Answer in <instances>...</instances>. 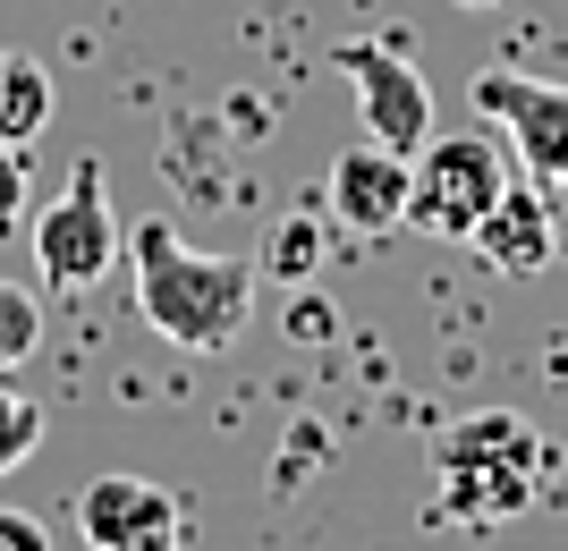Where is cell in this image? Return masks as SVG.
Returning a JSON list of instances; mask_svg holds the SVG:
<instances>
[{"label":"cell","mask_w":568,"mask_h":551,"mask_svg":"<svg viewBox=\"0 0 568 551\" xmlns=\"http://www.w3.org/2000/svg\"><path fill=\"white\" fill-rule=\"evenodd\" d=\"M288 339H332V306H288Z\"/></svg>","instance_id":"2e32d148"},{"label":"cell","mask_w":568,"mask_h":551,"mask_svg":"<svg viewBox=\"0 0 568 551\" xmlns=\"http://www.w3.org/2000/svg\"><path fill=\"white\" fill-rule=\"evenodd\" d=\"M433 492H442V518H458V527L526 518L544 492V432L509 408L458 416L450 432H433Z\"/></svg>","instance_id":"7a4b0ae2"},{"label":"cell","mask_w":568,"mask_h":551,"mask_svg":"<svg viewBox=\"0 0 568 551\" xmlns=\"http://www.w3.org/2000/svg\"><path fill=\"white\" fill-rule=\"evenodd\" d=\"M26 221V144H0V229Z\"/></svg>","instance_id":"5bb4252c"},{"label":"cell","mask_w":568,"mask_h":551,"mask_svg":"<svg viewBox=\"0 0 568 551\" xmlns=\"http://www.w3.org/2000/svg\"><path fill=\"white\" fill-rule=\"evenodd\" d=\"M60 111V85L34 51H9L0 43V144H34Z\"/></svg>","instance_id":"30bf717a"},{"label":"cell","mask_w":568,"mask_h":551,"mask_svg":"<svg viewBox=\"0 0 568 551\" xmlns=\"http://www.w3.org/2000/svg\"><path fill=\"white\" fill-rule=\"evenodd\" d=\"M43 339V297H26L18 280H0V374H18Z\"/></svg>","instance_id":"7c38bea8"},{"label":"cell","mask_w":568,"mask_h":551,"mask_svg":"<svg viewBox=\"0 0 568 551\" xmlns=\"http://www.w3.org/2000/svg\"><path fill=\"white\" fill-rule=\"evenodd\" d=\"M475 255L493 272H509V280H526V272H544L551 255H560V221H551V187H535V178H509L500 187V204L484 221H475Z\"/></svg>","instance_id":"ba28073f"},{"label":"cell","mask_w":568,"mask_h":551,"mask_svg":"<svg viewBox=\"0 0 568 551\" xmlns=\"http://www.w3.org/2000/svg\"><path fill=\"white\" fill-rule=\"evenodd\" d=\"M34 441H43V408H34L26 390H9V374H0V476H9V467H26V458H34Z\"/></svg>","instance_id":"4fadbf2b"},{"label":"cell","mask_w":568,"mask_h":551,"mask_svg":"<svg viewBox=\"0 0 568 551\" xmlns=\"http://www.w3.org/2000/svg\"><path fill=\"white\" fill-rule=\"evenodd\" d=\"M0 551H51V527L26 509H0Z\"/></svg>","instance_id":"9a60e30c"},{"label":"cell","mask_w":568,"mask_h":551,"mask_svg":"<svg viewBox=\"0 0 568 551\" xmlns=\"http://www.w3.org/2000/svg\"><path fill=\"white\" fill-rule=\"evenodd\" d=\"M323 204H332V221L356 229V238H390V229H407V162L382 153V144H356V153L332 162Z\"/></svg>","instance_id":"9c48e42d"},{"label":"cell","mask_w":568,"mask_h":551,"mask_svg":"<svg viewBox=\"0 0 568 551\" xmlns=\"http://www.w3.org/2000/svg\"><path fill=\"white\" fill-rule=\"evenodd\" d=\"M77 534L94 551H179L187 543V501L153 476H94L77 492Z\"/></svg>","instance_id":"52a82bcc"},{"label":"cell","mask_w":568,"mask_h":551,"mask_svg":"<svg viewBox=\"0 0 568 551\" xmlns=\"http://www.w3.org/2000/svg\"><path fill=\"white\" fill-rule=\"evenodd\" d=\"M263 280H281V288H306L314 272H323V221L314 213H288L281 229H272V246L255 255Z\"/></svg>","instance_id":"8fae6325"},{"label":"cell","mask_w":568,"mask_h":551,"mask_svg":"<svg viewBox=\"0 0 568 551\" xmlns=\"http://www.w3.org/2000/svg\"><path fill=\"white\" fill-rule=\"evenodd\" d=\"M467 9H500V0H467Z\"/></svg>","instance_id":"e0dca14e"},{"label":"cell","mask_w":568,"mask_h":551,"mask_svg":"<svg viewBox=\"0 0 568 551\" xmlns=\"http://www.w3.org/2000/svg\"><path fill=\"white\" fill-rule=\"evenodd\" d=\"M119 264V213L102 187V162H77L69 187L34 213V272L51 280V297H77Z\"/></svg>","instance_id":"277c9868"},{"label":"cell","mask_w":568,"mask_h":551,"mask_svg":"<svg viewBox=\"0 0 568 551\" xmlns=\"http://www.w3.org/2000/svg\"><path fill=\"white\" fill-rule=\"evenodd\" d=\"M509 187V153L493 136H433L407 162V229L425 238H475V221Z\"/></svg>","instance_id":"3957f363"},{"label":"cell","mask_w":568,"mask_h":551,"mask_svg":"<svg viewBox=\"0 0 568 551\" xmlns=\"http://www.w3.org/2000/svg\"><path fill=\"white\" fill-rule=\"evenodd\" d=\"M128 255H136V314L170 348L187 357H221L246 314H255V255H213V246H187L170 221H136L128 229Z\"/></svg>","instance_id":"6da1fadb"},{"label":"cell","mask_w":568,"mask_h":551,"mask_svg":"<svg viewBox=\"0 0 568 551\" xmlns=\"http://www.w3.org/2000/svg\"><path fill=\"white\" fill-rule=\"evenodd\" d=\"M475 111L500 120L509 162H526L535 187H568V85H544V76H518V69H484L475 76Z\"/></svg>","instance_id":"8992f818"},{"label":"cell","mask_w":568,"mask_h":551,"mask_svg":"<svg viewBox=\"0 0 568 551\" xmlns=\"http://www.w3.org/2000/svg\"><path fill=\"white\" fill-rule=\"evenodd\" d=\"M332 69L356 85L365 144L399 153V162H416V153L433 144V94H425V76H416L407 51H390L382 34H356V43H332Z\"/></svg>","instance_id":"5b68a950"}]
</instances>
